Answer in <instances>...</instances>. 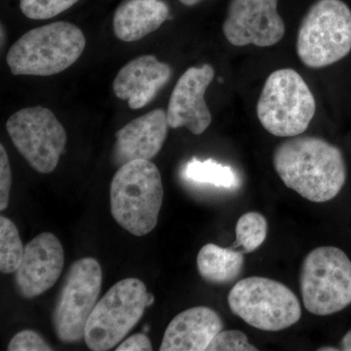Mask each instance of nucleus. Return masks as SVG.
<instances>
[{
  "instance_id": "obj_15",
  "label": "nucleus",
  "mask_w": 351,
  "mask_h": 351,
  "mask_svg": "<svg viewBox=\"0 0 351 351\" xmlns=\"http://www.w3.org/2000/svg\"><path fill=\"white\" fill-rule=\"evenodd\" d=\"M171 75L169 64L159 62L154 55H145L120 69L113 82V92L120 100L128 101L132 110H140L156 98Z\"/></svg>"
},
{
  "instance_id": "obj_5",
  "label": "nucleus",
  "mask_w": 351,
  "mask_h": 351,
  "mask_svg": "<svg viewBox=\"0 0 351 351\" xmlns=\"http://www.w3.org/2000/svg\"><path fill=\"white\" fill-rule=\"evenodd\" d=\"M351 51V9L343 0H317L300 25L297 53L311 69L341 61Z\"/></svg>"
},
{
  "instance_id": "obj_2",
  "label": "nucleus",
  "mask_w": 351,
  "mask_h": 351,
  "mask_svg": "<svg viewBox=\"0 0 351 351\" xmlns=\"http://www.w3.org/2000/svg\"><path fill=\"white\" fill-rule=\"evenodd\" d=\"M160 172L151 160L138 159L120 166L110 184V211L120 226L145 237L158 223L163 201Z\"/></svg>"
},
{
  "instance_id": "obj_17",
  "label": "nucleus",
  "mask_w": 351,
  "mask_h": 351,
  "mask_svg": "<svg viewBox=\"0 0 351 351\" xmlns=\"http://www.w3.org/2000/svg\"><path fill=\"white\" fill-rule=\"evenodd\" d=\"M169 16L163 0H124L113 15V32L124 43L138 41L158 29Z\"/></svg>"
},
{
  "instance_id": "obj_6",
  "label": "nucleus",
  "mask_w": 351,
  "mask_h": 351,
  "mask_svg": "<svg viewBox=\"0 0 351 351\" xmlns=\"http://www.w3.org/2000/svg\"><path fill=\"white\" fill-rule=\"evenodd\" d=\"M228 302L233 314L262 331H282L302 317L301 302L293 291L267 277L242 279L230 290Z\"/></svg>"
},
{
  "instance_id": "obj_28",
  "label": "nucleus",
  "mask_w": 351,
  "mask_h": 351,
  "mask_svg": "<svg viewBox=\"0 0 351 351\" xmlns=\"http://www.w3.org/2000/svg\"><path fill=\"white\" fill-rule=\"evenodd\" d=\"M181 3L186 6H193L196 4L199 3L202 0H179Z\"/></svg>"
},
{
  "instance_id": "obj_9",
  "label": "nucleus",
  "mask_w": 351,
  "mask_h": 351,
  "mask_svg": "<svg viewBox=\"0 0 351 351\" xmlns=\"http://www.w3.org/2000/svg\"><path fill=\"white\" fill-rule=\"evenodd\" d=\"M101 284L103 270L98 261L83 258L71 265L52 313L53 327L60 341L73 343L84 339Z\"/></svg>"
},
{
  "instance_id": "obj_19",
  "label": "nucleus",
  "mask_w": 351,
  "mask_h": 351,
  "mask_svg": "<svg viewBox=\"0 0 351 351\" xmlns=\"http://www.w3.org/2000/svg\"><path fill=\"white\" fill-rule=\"evenodd\" d=\"M184 177L197 184H208L219 188L233 189L239 186V180L232 167L223 165L213 159L200 161L191 159L184 169Z\"/></svg>"
},
{
  "instance_id": "obj_16",
  "label": "nucleus",
  "mask_w": 351,
  "mask_h": 351,
  "mask_svg": "<svg viewBox=\"0 0 351 351\" xmlns=\"http://www.w3.org/2000/svg\"><path fill=\"white\" fill-rule=\"evenodd\" d=\"M223 329V319L214 309L191 307L173 318L164 332L159 350L204 351Z\"/></svg>"
},
{
  "instance_id": "obj_20",
  "label": "nucleus",
  "mask_w": 351,
  "mask_h": 351,
  "mask_svg": "<svg viewBox=\"0 0 351 351\" xmlns=\"http://www.w3.org/2000/svg\"><path fill=\"white\" fill-rule=\"evenodd\" d=\"M24 252L17 226L6 217H0V271L4 274L15 272L20 267Z\"/></svg>"
},
{
  "instance_id": "obj_24",
  "label": "nucleus",
  "mask_w": 351,
  "mask_h": 351,
  "mask_svg": "<svg viewBox=\"0 0 351 351\" xmlns=\"http://www.w3.org/2000/svg\"><path fill=\"white\" fill-rule=\"evenodd\" d=\"M9 351H50L53 350L45 339L32 330H24L16 334L9 343Z\"/></svg>"
},
{
  "instance_id": "obj_22",
  "label": "nucleus",
  "mask_w": 351,
  "mask_h": 351,
  "mask_svg": "<svg viewBox=\"0 0 351 351\" xmlns=\"http://www.w3.org/2000/svg\"><path fill=\"white\" fill-rule=\"evenodd\" d=\"M78 0H20V9L32 20H47L75 5Z\"/></svg>"
},
{
  "instance_id": "obj_18",
  "label": "nucleus",
  "mask_w": 351,
  "mask_h": 351,
  "mask_svg": "<svg viewBox=\"0 0 351 351\" xmlns=\"http://www.w3.org/2000/svg\"><path fill=\"white\" fill-rule=\"evenodd\" d=\"M244 253L233 247L206 244L197 256L200 276L208 283L226 285L239 278L244 267Z\"/></svg>"
},
{
  "instance_id": "obj_11",
  "label": "nucleus",
  "mask_w": 351,
  "mask_h": 351,
  "mask_svg": "<svg viewBox=\"0 0 351 351\" xmlns=\"http://www.w3.org/2000/svg\"><path fill=\"white\" fill-rule=\"evenodd\" d=\"M278 0H230L223 25L228 43L234 46L276 45L285 34Z\"/></svg>"
},
{
  "instance_id": "obj_29",
  "label": "nucleus",
  "mask_w": 351,
  "mask_h": 351,
  "mask_svg": "<svg viewBox=\"0 0 351 351\" xmlns=\"http://www.w3.org/2000/svg\"><path fill=\"white\" fill-rule=\"evenodd\" d=\"M319 351H337L339 350V348H332V346H323V348L318 350Z\"/></svg>"
},
{
  "instance_id": "obj_10",
  "label": "nucleus",
  "mask_w": 351,
  "mask_h": 351,
  "mask_svg": "<svg viewBox=\"0 0 351 351\" xmlns=\"http://www.w3.org/2000/svg\"><path fill=\"white\" fill-rule=\"evenodd\" d=\"M6 130L18 152L34 170L49 174L56 169L66 144V133L52 110L23 108L6 122Z\"/></svg>"
},
{
  "instance_id": "obj_1",
  "label": "nucleus",
  "mask_w": 351,
  "mask_h": 351,
  "mask_svg": "<svg viewBox=\"0 0 351 351\" xmlns=\"http://www.w3.org/2000/svg\"><path fill=\"white\" fill-rule=\"evenodd\" d=\"M272 162L287 188L313 202L334 199L346 184V167L341 149L322 138H289L277 145Z\"/></svg>"
},
{
  "instance_id": "obj_14",
  "label": "nucleus",
  "mask_w": 351,
  "mask_h": 351,
  "mask_svg": "<svg viewBox=\"0 0 351 351\" xmlns=\"http://www.w3.org/2000/svg\"><path fill=\"white\" fill-rule=\"evenodd\" d=\"M169 127L167 112L161 108L132 120L115 133L113 163L120 167L138 159L151 160L162 149Z\"/></svg>"
},
{
  "instance_id": "obj_12",
  "label": "nucleus",
  "mask_w": 351,
  "mask_h": 351,
  "mask_svg": "<svg viewBox=\"0 0 351 351\" xmlns=\"http://www.w3.org/2000/svg\"><path fill=\"white\" fill-rule=\"evenodd\" d=\"M64 265L61 242L53 233L43 232L25 245L20 267L15 271L18 293L31 300L56 284Z\"/></svg>"
},
{
  "instance_id": "obj_7",
  "label": "nucleus",
  "mask_w": 351,
  "mask_h": 351,
  "mask_svg": "<svg viewBox=\"0 0 351 351\" xmlns=\"http://www.w3.org/2000/svg\"><path fill=\"white\" fill-rule=\"evenodd\" d=\"M300 286L309 313L327 316L351 304V261L335 246H321L302 262Z\"/></svg>"
},
{
  "instance_id": "obj_8",
  "label": "nucleus",
  "mask_w": 351,
  "mask_h": 351,
  "mask_svg": "<svg viewBox=\"0 0 351 351\" xmlns=\"http://www.w3.org/2000/svg\"><path fill=\"white\" fill-rule=\"evenodd\" d=\"M145 283L125 278L114 284L97 302L85 328L84 341L93 351L117 348L138 324L147 306Z\"/></svg>"
},
{
  "instance_id": "obj_27",
  "label": "nucleus",
  "mask_w": 351,
  "mask_h": 351,
  "mask_svg": "<svg viewBox=\"0 0 351 351\" xmlns=\"http://www.w3.org/2000/svg\"><path fill=\"white\" fill-rule=\"evenodd\" d=\"M341 350L351 351V330L341 339Z\"/></svg>"
},
{
  "instance_id": "obj_25",
  "label": "nucleus",
  "mask_w": 351,
  "mask_h": 351,
  "mask_svg": "<svg viewBox=\"0 0 351 351\" xmlns=\"http://www.w3.org/2000/svg\"><path fill=\"white\" fill-rule=\"evenodd\" d=\"M12 173L8 156L3 145H0V210L4 211L8 207L10 199Z\"/></svg>"
},
{
  "instance_id": "obj_13",
  "label": "nucleus",
  "mask_w": 351,
  "mask_h": 351,
  "mask_svg": "<svg viewBox=\"0 0 351 351\" xmlns=\"http://www.w3.org/2000/svg\"><path fill=\"white\" fill-rule=\"evenodd\" d=\"M215 71L210 64L193 66L182 73L171 94L167 108L171 128L186 127L191 133L200 135L212 122V115L204 95L213 82Z\"/></svg>"
},
{
  "instance_id": "obj_4",
  "label": "nucleus",
  "mask_w": 351,
  "mask_h": 351,
  "mask_svg": "<svg viewBox=\"0 0 351 351\" xmlns=\"http://www.w3.org/2000/svg\"><path fill=\"white\" fill-rule=\"evenodd\" d=\"M315 112L313 92L299 73L282 69L270 73L257 105L258 119L265 130L276 137L302 135Z\"/></svg>"
},
{
  "instance_id": "obj_23",
  "label": "nucleus",
  "mask_w": 351,
  "mask_h": 351,
  "mask_svg": "<svg viewBox=\"0 0 351 351\" xmlns=\"http://www.w3.org/2000/svg\"><path fill=\"white\" fill-rule=\"evenodd\" d=\"M207 351H257L255 346L249 343L246 335L237 330L221 331L212 339Z\"/></svg>"
},
{
  "instance_id": "obj_21",
  "label": "nucleus",
  "mask_w": 351,
  "mask_h": 351,
  "mask_svg": "<svg viewBox=\"0 0 351 351\" xmlns=\"http://www.w3.org/2000/svg\"><path fill=\"white\" fill-rule=\"evenodd\" d=\"M237 240L232 244L233 248L252 253L262 246L267 235V221L262 214L257 212H249L242 215L237 221Z\"/></svg>"
},
{
  "instance_id": "obj_26",
  "label": "nucleus",
  "mask_w": 351,
  "mask_h": 351,
  "mask_svg": "<svg viewBox=\"0 0 351 351\" xmlns=\"http://www.w3.org/2000/svg\"><path fill=\"white\" fill-rule=\"evenodd\" d=\"M117 351H151L152 350V345L151 339L144 332H138L129 337L125 341L117 348Z\"/></svg>"
},
{
  "instance_id": "obj_3",
  "label": "nucleus",
  "mask_w": 351,
  "mask_h": 351,
  "mask_svg": "<svg viewBox=\"0 0 351 351\" xmlns=\"http://www.w3.org/2000/svg\"><path fill=\"white\" fill-rule=\"evenodd\" d=\"M86 39L77 25L56 22L25 32L11 46L6 62L14 75L49 76L80 59Z\"/></svg>"
}]
</instances>
